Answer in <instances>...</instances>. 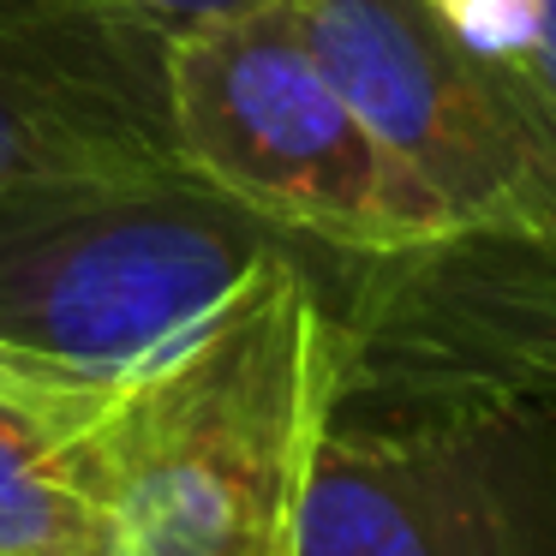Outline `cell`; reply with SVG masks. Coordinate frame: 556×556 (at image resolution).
<instances>
[{"label": "cell", "mask_w": 556, "mask_h": 556, "mask_svg": "<svg viewBox=\"0 0 556 556\" xmlns=\"http://www.w3.org/2000/svg\"><path fill=\"white\" fill-rule=\"evenodd\" d=\"M109 395L0 359V556H126L97 425Z\"/></svg>", "instance_id": "cell-8"}, {"label": "cell", "mask_w": 556, "mask_h": 556, "mask_svg": "<svg viewBox=\"0 0 556 556\" xmlns=\"http://www.w3.org/2000/svg\"><path fill=\"white\" fill-rule=\"evenodd\" d=\"M168 42L109 0H0V198L180 174Z\"/></svg>", "instance_id": "cell-7"}, {"label": "cell", "mask_w": 556, "mask_h": 556, "mask_svg": "<svg viewBox=\"0 0 556 556\" xmlns=\"http://www.w3.org/2000/svg\"><path fill=\"white\" fill-rule=\"evenodd\" d=\"M312 54L460 233L556 257V121L431 0H288Z\"/></svg>", "instance_id": "cell-5"}, {"label": "cell", "mask_w": 556, "mask_h": 556, "mask_svg": "<svg viewBox=\"0 0 556 556\" xmlns=\"http://www.w3.org/2000/svg\"><path fill=\"white\" fill-rule=\"evenodd\" d=\"M431 7L460 42L515 66L556 121V0H431Z\"/></svg>", "instance_id": "cell-9"}, {"label": "cell", "mask_w": 556, "mask_h": 556, "mask_svg": "<svg viewBox=\"0 0 556 556\" xmlns=\"http://www.w3.org/2000/svg\"><path fill=\"white\" fill-rule=\"evenodd\" d=\"M305 245L276 252L97 425L126 556H300L341 395V324Z\"/></svg>", "instance_id": "cell-1"}, {"label": "cell", "mask_w": 556, "mask_h": 556, "mask_svg": "<svg viewBox=\"0 0 556 556\" xmlns=\"http://www.w3.org/2000/svg\"><path fill=\"white\" fill-rule=\"evenodd\" d=\"M293 233L198 174L0 198V359L114 389L192 341Z\"/></svg>", "instance_id": "cell-2"}, {"label": "cell", "mask_w": 556, "mask_h": 556, "mask_svg": "<svg viewBox=\"0 0 556 556\" xmlns=\"http://www.w3.org/2000/svg\"><path fill=\"white\" fill-rule=\"evenodd\" d=\"M300 556H556V425L479 389L336 395Z\"/></svg>", "instance_id": "cell-4"}, {"label": "cell", "mask_w": 556, "mask_h": 556, "mask_svg": "<svg viewBox=\"0 0 556 556\" xmlns=\"http://www.w3.org/2000/svg\"><path fill=\"white\" fill-rule=\"evenodd\" d=\"M168 114L186 174L336 257H407L460 240L443 198L365 126L288 0L204 18L168 42Z\"/></svg>", "instance_id": "cell-3"}, {"label": "cell", "mask_w": 556, "mask_h": 556, "mask_svg": "<svg viewBox=\"0 0 556 556\" xmlns=\"http://www.w3.org/2000/svg\"><path fill=\"white\" fill-rule=\"evenodd\" d=\"M341 324L348 395L479 389L556 425V257L460 233L407 257H353Z\"/></svg>", "instance_id": "cell-6"}, {"label": "cell", "mask_w": 556, "mask_h": 556, "mask_svg": "<svg viewBox=\"0 0 556 556\" xmlns=\"http://www.w3.org/2000/svg\"><path fill=\"white\" fill-rule=\"evenodd\" d=\"M109 7H121V13H138L144 25H156V30H168V37H180V30L204 25V18L240 13V7H257V0H109Z\"/></svg>", "instance_id": "cell-10"}]
</instances>
